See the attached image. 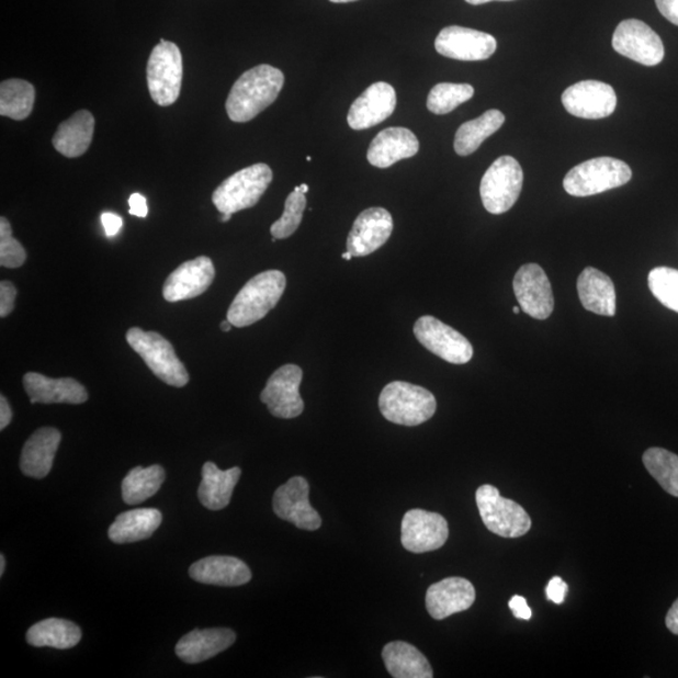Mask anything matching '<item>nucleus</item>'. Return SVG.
Segmentation results:
<instances>
[{"mask_svg":"<svg viewBox=\"0 0 678 678\" xmlns=\"http://www.w3.org/2000/svg\"><path fill=\"white\" fill-rule=\"evenodd\" d=\"M236 641V632L229 629L194 630L179 641L176 652L184 663L194 665L222 654Z\"/></svg>","mask_w":678,"mask_h":678,"instance_id":"nucleus-25","label":"nucleus"},{"mask_svg":"<svg viewBox=\"0 0 678 678\" xmlns=\"http://www.w3.org/2000/svg\"><path fill=\"white\" fill-rule=\"evenodd\" d=\"M60 440L63 434L55 428H42L34 432L22 450V473L34 479L46 477L54 466Z\"/></svg>","mask_w":678,"mask_h":678,"instance_id":"nucleus-26","label":"nucleus"},{"mask_svg":"<svg viewBox=\"0 0 678 678\" xmlns=\"http://www.w3.org/2000/svg\"><path fill=\"white\" fill-rule=\"evenodd\" d=\"M294 190L301 191V193L303 194H307L309 191V187L307 184H302L301 187H297Z\"/></svg>","mask_w":678,"mask_h":678,"instance_id":"nucleus-52","label":"nucleus"},{"mask_svg":"<svg viewBox=\"0 0 678 678\" xmlns=\"http://www.w3.org/2000/svg\"><path fill=\"white\" fill-rule=\"evenodd\" d=\"M23 385L31 404L80 405L89 399L86 388L74 378H49L30 372L23 377Z\"/></svg>","mask_w":678,"mask_h":678,"instance_id":"nucleus-23","label":"nucleus"},{"mask_svg":"<svg viewBox=\"0 0 678 678\" xmlns=\"http://www.w3.org/2000/svg\"><path fill=\"white\" fill-rule=\"evenodd\" d=\"M284 86L281 69L260 65L242 74L234 83L225 109L234 123L245 124L271 106Z\"/></svg>","mask_w":678,"mask_h":678,"instance_id":"nucleus-1","label":"nucleus"},{"mask_svg":"<svg viewBox=\"0 0 678 678\" xmlns=\"http://www.w3.org/2000/svg\"><path fill=\"white\" fill-rule=\"evenodd\" d=\"M303 371L295 364H285L268 380L260 394V402L278 419H294L302 415L304 403L300 394Z\"/></svg>","mask_w":678,"mask_h":678,"instance_id":"nucleus-12","label":"nucleus"},{"mask_svg":"<svg viewBox=\"0 0 678 678\" xmlns=\"http://www.w3.org/2000/svg\"><path fill=\"white\" fill-rule=\"evenodd\" d=\"M448 539V521L438 512L421 509L406 512L402 526V542L406 551L417 554L438 551Z\"/></svg>","mask_w":678,"mask_h":678,"instance_id":"nucleus-14","label":"nucleus"},{"mask_svg":"<svg viewBox=\"0 0 678 678\" xmlns=\"http://www.w3.org/2000/svg\"><path fill=\"white\" fill-rule=\"evenodd\" d=\"M342 258H343L344 260H351V259L353 258V256L350 253V251H347V253H343V255H342Z\"/></svg>","mask_w":678,"mask_h":678,"instance_id":"nucleus-55","label":"nucleus"},{"mask_svg":"<svg viewBox=\"0 0 678 678\" xmlns=\"http://www.w3.org/2000/svg\"><path fill=\"white\" fill-rule=\"evenodd\" d=\"M381 414L389 422L403 426H419L437 413V398L420 386L408 382H391L380 395Z\"/></svg>","mask_w":678,"mask_h":678,"instance_id":"nucleus-3","label":"nucleus"},{"mask_svg":"<svg viewBox=\"0 0 678 678\" xmlns=\"http://www.w3.org/2000/svg\"><path fill=\"white\" fill-rule=\"evenodd\" d=\"M215 267L211 258L199 257L181 264L163 284V298L176 303L199 297L214 282Z\"/></svg>","mask_w":678,"mask_h":678,"instance_id":"nucleus-19","label":"nucleus"},{"mask_svg":"<svg viewBox=\"0 0 678 678\" xmlns=\"http://www.w3.org/2000/svg\"><path fill=\"white\" fill-rule=\"evenodd\" d=\"M666 625L676 636H678V598L666 615Z\"/></svg>","mask_w":678,"mask_h":678,"instance_id":"nucleus-48","label":"nucleus"},{"mask_svg":"<svg viewBox=\"0 0 678 678\" xmlns=\"http://www.w3.org/2000/svg\"><path fill=\"white\" fill-rule=\"evenodd\" d=\"M512 312H515V315H519V313H520V307H515V308H512Z\"/></svg>","mask_w":678,"mask_h":678,"instance_id":"nucleus-56","label":"nucleus"},{"mask_svg":"<svg viewBox=\"0 0 678 678\" xmlns=\"http://www.w3.org/2000/svg\"><path fill=\"white\" fill-rule=\"evenodd\" d=\"M465 2L472 5H482L490 2H497V0H465ZM498 2H510V0H498Z\"/></svg>","mask_w":678,"mask_h":678,"instance_id":"nucleus-49","label":"nucleus"},{"mask_svg":"<svg viewBox=\"0 0 678 678\" xmlns=\"http://www.w3.org/2000/svg\"><path fill=\"white\" fill-rule=\"evenodd\" d=\"M612 46L617 54L647 67L657 66L665 58L663 39L649 25L637 20L619 24L613 34Z\"/></svg>","mask_w":678,"mask_h":678,"instance_id":"nucleus-11","label":"nucleus"},{"mask_svg":"<svg viewBox=\"0 0 678 678\" xmlns=\"http://www.w3.org/2000/svg\"><path fill=\"white\" fill-rule=\"evenodd\" d=\"M509 608L515 614L516 619L529 621L533 617L532 610H530L527 599L521 596H515L510 599Z\"/></svg>","mask_w":678,"mask_h":678,"instance_id":"nucleus-43","label":"nucleus"},{"mask_svg":"<svg viewBox=\"0 0 678 678\" xmlns=\"http://www.w3.org/2000/svg\"><path fill=\"white\" fill-rule=\"evenodd\" d=\"M233 214H223L222 222L226 223L231 219Z\"/></svg>","mask_w":678,"mask_h":678,"instance_id":"nucleus-54","label":"nucleus"},{"mask_svg":"<svg viewBox=\"0 0 678 678\" xmlns=\"http://www.w3.org/2000/svg\"><path fill=\"white\" fill-rule=\"evenodd\" d=\"M524 173L511 156L495 160L482 179L481 196L490 214L500 215L516 205L523 189Z\"/></svg>","mask_w":678,"mask_h":678,"instance_id":"nucleus-9","label":"nucleus"},{"mask_svg":"<svg viewBox=\"0 0 678 678\" xmlns=\"http://www.w3.org/2000/svg\"><path fill=\"white\" fill-rule=\"evenodd\" d=\"M129 211L128 213L137 217H146L149 214V207H147V200L142 194H133L128 199Z\"/></svg>","mask_w":678,"mask_h":678,"instance_id":"nucleus-46","label":"nucleus"},{"mask_svg":"<svg viewBox=\"0 0 678 678\" xmlns=\"http://www.w3.org/2000/svg\"><path fill=\"white\" fill-rule=\"evenodd\" d=\"M545 594L551 602L562 604L568 594V585L561 577H554L547 584Z\"/></svg>","mask_w":678,"mask_h":678,"instance_id":"nucleus-42","label":"nucleus"},{"mask_svg":"<svg viewBox=\"0 0 678 678\" xmlns=\"http://www.w3.org/2000/svg\"><path fill=\"white\" fill-rule=\"evenodd\" d=\"M273 180L267 163H256L242 169L217 187L213 203L222 214H236L256 206Z\"/></svg>","mask_w":678,"mask_h":678,"instance_id":"nucleus-4","label":"nucleus"},{"mask_svg":"<svg viewBox=\"0 0 678 678\" xmlns=\"http://www.w3.org/2000/svg\"><path fill=\"white\" fill-rule=\"evenodd\" d=\"M102 225L106 236L112 238L117 236L121 228H123L124 222L121 216L113 213H104L102 215Z\"/></svg>","mask_w":678,"mask_h":678,"instance_id":"nucleus-44","label":"nucleus"},{"mask_svg":"<svg viewBox=\"0 0 678 678\" xmlns=\"http://www.w3.org/2000/svg\"><path fill=\"white\" fill-rule=\"evenodd\" d=\"M94 134V117L81 110L58 126L54 136L55 149L69 159L80 158L90 149Z\"/></svg>","mask_w":678,"mask_h":678,"instance_id":"nucleus-28","label":"nucleus"},{"mask_svg":"<svg viewBox=\"0 0 678 678\" xmlns=\"http://www.w3.org/2000/svg\"><path fill=\"white\" fill-rule=\"evenodd\" d=\"M307 161H312V158H310V156H307Z\"/></svg>","mask_w":678,"mask_h":678,"instance_id":"nucleus-57","label":"nucleus"},{"mask_svg":"<svg viewBox=\"0 0 678 678\" xmlns=\"http://www.w3.org/2000/svg\"><path fill=\"white\" fill-rule=\"evenodd\" d=\"M189 575L199 584L221 587L245 586L251 579L248 565L230 555L206 556L191 565Z\"/></svg>","mask_w":678,"mask_h":678,"instance_id":"nucleus-24","label":"nucleus"},{"mask_svg":"<svg viewBox=\"0 0 678 678\" xmlns=\"http://www.w3.org/2000/svg\"><path fill=\"white\" fill-rule=\"evenodd\" d=\"M13 417L12 408L7 398L0 396V430H4L11 423Z\"/></svg>","mask_w":678,"mask_h":678,"instance_id":"nucleus-47","label":"nucleus"},{"mask_svg":"<svg viewBox=\"0 0 678 678\" xmlns=\"http://www.w3.org/2000/svg\"><path fill=\"white\" fill-rule=\"evenodd\" d=\"M476 506L486 528L502 538H520L532 528V519L518 502L501 497L495 486L486 484L476 491Z\"/></svg>","mask_w":678,"mask_h":678,"instance_id":"nucleus-8","label":"nucleus"},{"mask_svg":"<svg viewBox=\"0 0 678 678\" xmlns=\"http://www.w3.org/2000/svg\"><path fill=\"white\" fill-rule=\"evenodd\" d=\"M497 47L498 42L491 34L459 25L443 29L434 41V48L441 56L459 60L488 59Z\"/></svg>","mask_w":678,"mask_h":678,"instance_id":"nucleus-17","label":"nucleus"},{"mask_svg":"<svg viewBox=\"0 0 678 678\" xmlns=\"http://www.w3.org/2000/svg\"><path fill=\"white\" fill-rule=\"evenodd\" d=\"M127 343L140 355L154 375L165 384L184 387L189 384V373L172 344L156 332H145L142 328L128 329Z\"/></svg>","mask_w":678,"mask_h":678,"instance_id":"nucleus-5","label":"nucleus"},{"mask_svg":"<svg viewBox=\"0 0 678 678\" xmlns=\"http://www.w3.org/2000/svg\"><path fill=\"white\" fill-rule=\"evenodd\" d=\"M182 75V56L176 43L160 39L147 63V86L151 99L161 108L171 106L179 99Z\"/></svg>","mask_w":678,"mask_h":678,"instance_id":"nucleus-7","label":"nucleus"},{"mask_svg":"<svg viewBox=\"0 0 678 678\" xmlns=\"http://www.w3.org/2000/svg\"><path fill=\"white\" fill-rule=\"evenodd\" d=\"M476 598L471 580L462 577H451L432 585L426 594V608L433 620H445L448 617L467 611Z\"/></svg>","mask_w":678,"mask_h":678,"instance_id":"nucleus-21","label":"nucleus"},{"mask_svg":"<svg viewBox=\"0 0 678 678\" xmlns=\"http://www.w3.org/2000/svg\"><path fill=\"white\" fill-rule=\"evenodd\" d=\"M273 509L276 517L300 529L313 532L321 526L318 511L313 509L309 502V484L302 476L292 477L276 489Z\"/></svg>","mask_w":678,"mask_h":678,"instance_id":"nucleus-16","label":"nucleus"},{"mask_svg":"<svg viewBox=\"0 0 678 678\" xmlns=\"http://www.w3.org/2000/svg\"><path fill=\"white\" fill-rule=\"evenodd\" d=\"M16 290L8 281L0 283V317L10 316L15 306Z\"/></svg>","mask_w":678,"mask_h":678,"instance_id":"nucleus-41","label":"nucleus"},{"mask_svg":"<svg viewBox=\"0 0 678 678\" xmlns=\"http://www.w3.org/2000/svg\"><path fill=\"white\" fill-rule=\"evenodd\" d=\"M396 91L386 82L373 83L352 103L347 123L353 129H366L384 123L395 112Z\"/></svg>","mask_w":678,"mask_h":678,"instance_id":"nucleus-20","label":"nucleus"},{"mask_svg":"<svg viewBox=\"0 0 678 678\" xmlns=\"http://www.w3.org/2000/svg\"><path fill=\"white\" fill-rule=\"evenodd\" d=\"M414 334L426 350L454 364L471 362L474 349L468 339L440 319L423 316L416 320Z\"/></svg>","mask_w":678,"mask_h":678,"instance_id":"nucleus-10","label":"nucleus"},{"mask_svg":"<svg viewBox=\"0 0 678 678\" xmlns=\"http://www.w3.org/2000/svg\"><path fill=\"white\" fill-rule=\"evenodd\" d=\"M329 2H332V3H338V4H343V3H352V2H355V0H329Z\"/></svg>","mask_w":678,"mask_h":678,"instance_id":"nucleus-53","label":"nucleus"},{"mask_svg":"<svg viewBox=\"0 0 678 678\" xmlns=\"http://www.w3.org/2000/svg\"><path fill=\"white\" fill-rule=\"evenodd\" d=\"M82 631L71 621L47 619L29 630L27 642L34 647L72 648L80 643Z\"/></svg>","mask_w":678,"mask_h":678,"instance_id":"nucleus-32","label":"nucleus"},{"mask_svg":"<svg viewBox=\"0 0 678 678\" xmlns=\"http://www.w3.org/2000/svg\"><path fill=\"white\" fill-rule=\"evenodd\" d=\"M203 481L199 486L200 502L208 510H222L229 506L234 489L240 479V467L221 471L214 463L207 462L203 466Z\"/></svg>","mask_w":678,"mask_h":678,"instance_id":"nucleus-30","label":"nucleus"},{"mask_svg":"<svg viewBox=\"0 0 678 678\" xmlns=\"http://www.w3.org/2000/svg\"><path fill=\"white\" fill-rule=\"evenodd\" d=\"M660 14L675 25H678V0H656Z\"/></svg>","mask_w":678,"mask_h":678,"instance_id":"nucleus-45","label":"nucleus"},{"mask_svg":"<svg viewBox=\"0 0 678 678\" xmlns=\"http://www.w3.org/2000/svg\"><path fill=\"white\" fill-rule=\"evenodd\" d=\"M385 666L395 678H432L431 665L419 649L403 641L388 643L382 651Z\"/></svg>","mask_w":678,"mask_h":678,"instance_id":"nucleus-31","label":"nucleus"},{"mask_svg":"<svg viewBox=\"0 0 678 678\" xmlns=\"http://www.w3.org/2000/svg\"><path fill=\"white\" fill-rule=\"evenodd\" d=\"M285 286L286 278L281 271H267L251 278L234 298L226 318L238 328L257 324L280 303Z\"/></svg>","mask_w":678,"mask_h":678,"instance_id":"nucleus-2","label":"nucleus"},{"mask_svg":"<svg viewBox=\"0 0 678 678\" xmlns=\"http://www.w3.org/2000/svg\"><path fill=\"white\" fill-rule=\"evenodd\" d=\"M577 290L581 306L598 316L615 315V290L610 276L588 267L578 276Z\"/></svg>","mask_w":678,"mask_h":678,"instance_id":"nucleus-27","label":"nucleus"},{"mask_svg":"<svg viewBox=\"0 0 678 678\" xmlns=\"http://www.w3.org/2000/svg\"><path fill=\"white\" fill-rule=\"evenodd\" d=\"M474 93L473 86L467 83H439L429 93L428 109L434 115H448L472 100Z\"/></svg>","mask_w":678,"mask_h":678,"instance_id":"nucleus-37","label":"nucleus"},{"mask_svg":"<svg viewBox=\"0 0 678 678\" xmlns=\"http://www.w3.org/2000/svg\"><path fill=\"white\" fill-rule=\"evenodd\" d=\"M231 327L233 325L230 324V320L228 318L222 321L221 329L223 330V332H230Z\"/></svg>","mask_w":678,"mask_h":678,"instance_id":"nucleus-50","label":"nucleus"},{"mask_svg":"<svg viewBox=\"0 0 678 678\" xmlns=\"http://www.w3.org/2000/svg\"><path fill=\"white\" fill-rule=\"evenodd\" d=\"M27 260V253L19 240L13 237L11 223L3 216L0 219V265L20 268Z\"/></svg>","mask_w":678,"mask_h":678,"instance_id":"nucleus-40","label":"nucleus"},{"mask_svg":"<svg viewBox=\"0 0 678 678\" xmlns=\"http://www.w3.org/2000/svg\"><path fill=\"white\" fill-rule=\"evenodd\" d=\"M394 230V219L384 207H370L354 221L347 238V251L354 257H366L385 246Z\"/></svg>","mask_w":678,"mask_h":678,"instance_id":"nucleus-18","label":"nucleus"},{"mask_svg":"<svg viewBox=\"0 0 678 678\" xmlns=\"http://www.w3.org/2000/svg\"><path fill=\"white\" fill-rule=\"evenodd\" d=\"M306 206V194L294 190L293 193H291L285 200L284 213L281 219L276 221L271 226L272 237L278 240L286 239L293 236V234L300 228Z\"/></svg>","mask_w":678,"mask_h":678,"instance_id":"nucleus-39","label":"nucleus"},{"mask_svg":"<svg viewBox=\"0 0 678 678\" xmlns=\"http://www.w3.org/2000/svg\"><path fill=\"white\" fill-rule=\"evenodd\" d=\"M420 143L405 127H391L381 132L371 143L368 160L372 167L387 169L398 161L411 159L419 152Z\"/></svg>","mask_w":678,"mask_h":678,"instance_id":"nucleus-22","label":"nucleus"},{"mask_svg":"<svg viewBox=\"0 0 678 678\" xmlns=\"http://www.w3.org/2000/svg\"><path fill=\"white\" fill-rule=\"evenodd\" d=\"M632 179L628 163L613 158H597L577 165L564 178V190L572 196L587 197L621 188Z\"/></svg>","mask_w":678,"mask_h":678,"instance_id":"nucleus-6","label":"nucleus"},{"mask_svg":"<svg viewBox=\"0 0 678 678\" xmlns=\"http://www.w3.org/2000/svg\"><path fill=\"white\" fill-rule=\"evenodd\" d=\"M652 294L665 307L678 313V271L674 268L658 267L648 274Z\"/></svg>","mask_w":678,"mask_h":678,"instance_id":"nucleus-38","label":"nucleus"},{"mask_svg":"<svg viewBox=\"0 0 678 678\" xmlns=\"http://www.w3.org/2000/svg\"><path fill=\"white\" fill-rule=\"evenodd\" d=\"M162 523L158 509H135L116 518L109 529L110 541L116 544L136 543L152 536Z\"/></svg>","mask_w":678,"mask_h":678,"instance_id":"nucleus-29","label":"nucleus"},{"mask_svg":"<svg viewBox=\"0 0 678 678\" xmlns=\"http://www.w3.org/2000/svg\"><path fill=\"white\" fill-rule=\"evenodd\" d=\"M562 102L572 116L599 120L612 115L617 106V95L610 84L581 81L564 91Z\"/></svg>","mask_w":678,"mask_h":678,"instance_id":"nucleus-15","label":"nucleus"},{"mask_svg":"<svg viewBox=\"0 0 678 678\" xmlns=\"http://www.w3.org/2000/svg\"><path fill=\"white\" fill-rule=\"evenodd\" d=\"M642 460L660 488L678 498V455L666 449L651 448Z\"/></svg>","mask_w":678,"mask_h":678,"instance_id":"nucleus-36","label":"nucleus"},{"mask_svg":"<svg viewBox=\"0 0 678 678\" xmlns=\"http://www.w3.org/2000/svg\"><path fill=\"white\" fill-rule=\"evenodd\" d=\"M165 477H167V473L160 465L133 468L123 482L124 501L128 506H136V504L150 499L160 490Z\"/></svg>","mask_w":678,"mask_h":678,"instance_id":"nucleus-35","label":"nucleus"},{"mask_svg":"<svg viewBox=\"0 0 678 678\" xmlns=\"http://www.w3.org/2000/svg\"><path fill=\"white\" fill-rule=\"evenodd\" d=\"M4 570H5V558L4 555H0V576L4 575Z\"/></svg>","mask_w":678,"mask_h":678,"instance_id":"nucleus-51","label":"nucleus"},{"mask_svg":"<svg viewBox=\"0 0 678 678\" xmlns=\"http://www.w3.org/2000/svg\"><path fill=\"white\" fill-rule=\"evenodd\" d=\"M36 102V90L29 81L12 78L0 84V115L15 121L29 118Z\"/></svg>","mask_w":678,"mask_h":678,"instance_id":"nucleus-34","label":"nucleus"},{"mask_svg":"<svg viewBox=\"0 0 678 678\" xmlns=\"http://www.w3.org/2000/svg\"><path fill=\"white\" fill-rule=\"evenodd\" d=\"M512 286L520 309L528 316L539 320L552 316L554 309L552 285L541 265L530 263L520 267Z\"/></svg>","mask_w":678,"mask_h":678,"instance_id":"nucleus-13","label":"nucleus"},{"mask_svg":"<svg viewBox=\"0 0 678 678\" xmlns=\"http://www.w3.org/2000/svg\"><path fill=\"white\" fill-rule=\"evenodd\" d=\"M506 123V116L499 110H489L481 117L468 121L460 126L455 136L454 147L459 156L474 154L482 144L498 132Z\"/></svg>","mask_w":678,"mask_h":678,"instance_id":"nucleus-33","label":"nucleus"}]
</instances>
